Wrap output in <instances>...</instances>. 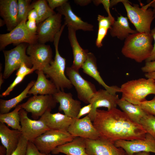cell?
<instances>
[{
  "instance_id": "29",
  "label": "cell",
  "mask_w": 155,
  "mask_h": 155,
  "mask_svg": "<svg viewBox=\"0 0 155 155\" xmlns=\"http://www.w3.org/2000/svg\"><path fill=\"white\" fill-rule=\"evenodd\" d=\"M35 81L32 80L27 85L24 90L16 96L9 100L0 99V114L9 112L10 111L16 107L24 99L28 97L29 91L34 85Z\"/></svg>"
},
{
  "instance_id": "51",
  "label": "cell",
  "mask_w": 155,
  "mask_h": 155,
  "mask_svg": "<svg viewBox=\"0 0 155 155\" xmlns=\"http://www.w3.org/2000/svg\"><path fill=\"white\" fill-rule=\"evenodd\" d=\"M6 150L5 148L2 145L0 146V155H6Z\"/></svg>"
},
{
  "instance_id": "27",
  "label": "cell",
  "mask_w": 155,
  "mask_h": 155,
  "mask_svg": "<svg viewBox=\"0 0 155 155\" xmlns=\"http://www.w3.org/2000/svg\"><path fill=\"white\" fill-rule=\"evenodd\" d=\"M109 31L112 37H117L121 40H125L130 34L138 32L136 30L131 28L128 18L121 15L117 17Z\"/></svg>"
},
{
  "instance_id": "5",
  "label": "cell",
  "mask_w": 155,
  "mask_h": 155,
  "mask_svg": "<svg viewBox=\"0 0 155 155\" xmlns=\"http://www.w3.org/2000/svg\"><path fill=\"white\" fill-rule=\"evenodd\" d=\"M127 12L128 18L134 25L138 32L150 33L151 25L155 18L152 9L148 8V3L140 7L138 5L132 4L129 1L125 0L122 3Z\"/></svg>"
},
{
  "instance_id": "36",
  "label": "cell",
  "mask_w": 155,
  "mask_h": 155,
  "mask_svg": "<svg viewBox=\"0 0 155 155\" xmlns=\"http://www.w3.org/2000/svg\"><path fill=\"white\" fill-rule=\"evenodd\" d=\"M97 20L98 26L105 27L109 29L115 20L113 17H106L100 15H98Z\"/></svg>"
},
{
  "instance_id": "33",
  "label": "cell",
  "mask_w": 155,
  "mask_h": 155,
  "mask_svg": "<svg viewBox=\"0 0 155 155\" xmlns=\"http://www.w3.org/2000/svg\"><path fill=\"white\" fill-rule=\"evenodd\" d=\"M30 0H18V18L19 23L26 18H27L29 11L32 9Z\"/></svg>"
},
{
  "instance_id": "54",
  "label": "cell",
  "mask_w": 155,
  "mask_h": 155,
  "mask_svg": "<svg viewBox=\"0 0 155 155\" xmlns=\"http://www.w3.org/2000/svg\"><path fill=\"white\" fill-rule=\"evenodd\" d=\"M3 73L0 72V88H1V87L2 84L4 82V78H3Z\"/></svg>"
},
{
  "instance_id": "32",
  "label": "cell",
  "mask_w": 155,
  "mask_h": 155,
  "mask_svg": "<svg viewBox=\"0 0 155 155\" xmlns=\"http://www.w3.org/2000/svg\"><path fill=\"white\" fill-rule=\"evenodd\" d=\"M140 124L146 133L155 138V116L148 113L142 119Z\"/></svg>"
},
{
  "instance_id": "25",
  "label": "cell",
  "mask_w": 155,
  "mask_h": 155,
  "mask_svg": "<svg viewBox=\"0 0 155 155\" xmlns=\"http://www.w3.org/2000/svg\"><path fill=\"white\" fill-rule=\"evenodd\" d=\"M38 77L34 85L29 91L28 94L33 95H53L59 90L54 83L47 78L42 70H36Z\"/></svg>"
},
{
  "instance_id": "21",
  "label": "cell",
  "mask_w": 155,
  "mask_h": 155,
  "mask_svg": "<svg viewBox=\"0 0 155 155\" xmlns=\"http://www.w3.org/2000/svg\"><path fill=\"white\" fill-rule=\"evenodd\" d=\"M82 68L84 73L94 78L111 93L116 94L117 93L121 92L120 88L116 86H109L105 83L98 70L96 57L92 53L89 52L88 53L86 59Z\"/></svg>"
},
{
  "instance_id": "37",
  "label": "cell",
  "mask_w": 155,
  "mask_h": 155,
  "mask_svg": "<svg viewBox=\"0 0 155 155\" xmlns=\"http://www.w3.org/2000/svg\"><path fill=\"white\" fill-rule=\"evenodd\" d=\"M108 29L104 26H98L97 37L96 41V46L98 48H100L102 46V41L106 35Z\"/></svg>"
},
{
  "instance_id": "24",
  "label": "cell",
  "mask_w": 155,
  "mask_h": 155,
  "mask_svg": "<svg viewBox=\"0 0 155 155\" xmlns=\"http://www.w3.org/2000/svg\"><path fill=\"white\" fill-rule=\"evenodd\" d=\"M68 38L72 48L73 57L71 67L79 71L86 59L88 51L83 49L80 46L76 38V31L69 27H68Z\"/></svg>"
},
{
  "instance_id": "4",
  "label": "cell",
  "mask_w": 155,
  "mask_h": 155,
  "mask_svg": "<svg viewBox=\"0 0 155 155\" xmlns=\"http://www.w3.org/2000/svg\"><path fill=\"white\" fill-rule=\"evenodd\" d=\"M120 88L121 98L131 103L140 105L150 94L155 95V80L152 78L132 80L122 84Z\"/></svg>"
},
{
  "instance_id": "43",
  "label": "cell",
  "mask_w": 155,
  "mask_h": 155,
  "mask_svg": "<svg viewBox=\"0 0 155 155\" xmlns=\"http://www.w3.org/2000/svg\"><path fill=\"white\" fill-rule=\"evenodd\" d=\"M50 7L53 10L58 8L68 2L67 0H46Z\"/></svg>"
},
{
  "instance_id": "35",
  "label": "cell",
  "mask_w": 155,
  "mask_h": 155,
  "mask_svg": "<svg viewBox=\"0 0 155 155\" xmlns=\"http://www.w3.org/2000/svg\"><path fill=\"white\" fill-rule=\"evenodd\" d=\"M140 106L147 113L155 116V96L150 100L142 102Z\"/></svg>"
},
{
  "instance_id": "11",
  "label": "cell",
  "mask_w": 155,
  "mask_h": 155,
  "mask_svg": "<svg viewBox=\"0 0 155 155\" xmlns=\"http://www.w3.org/2000/svg\"><path fill=\"white\" fill-rule=\"evenodd\" d=\"M26 52L34 71L42 70L53 60L52 49L49 45L38 42L28 44Z\"/></svg>"
},
{
  "instance_id": "22",
  "label": "cell",
  "mask_w": 155,
  "mask_h": 155,
  "mask_svg": "<svg viewBox=\"0 0 155 155\" xmlns=\"http://www.w3.org/2000/svg\"><path fill=\"white\" fill-rule=\"evenodd\" d=\"M39 119L42 121L50 129L67 131L75 119L65 114L59 113H52L51 111H47Z\"/></svg>"
},
{
  "instance_id": "53",
  "label": "cell",
  "mask_w": 155,
  "mask_h": 155,
  "mask_svg": "<svg viewBox=\"0 0 155 155\" xmlns=\"http://www.w3.org/2000/svg\"><path fill=\"white\" fill-rule=\"evenodd\" d=\"M134 155H150V152H141L135 153Z\"/></svg>"
},
{
  "instance_id": "12",
  "label": "cell",
  "mask_w": 155,
  "mask_h": 155,
  "mask_svg": "<svg viewBox=\"0 0 155 155\" xmlns=\"http://www.w3.org/2000/svg\"><path fill=\"white\" fill-rule=\"evenodd\" d=\"M28 112L21 108L19 112L22 135L28 142H33L37 137L50 129L42 120L29 118Z\"/></svg>"
},
{
  "instance_id": "41",
  "label": "cell",
  "mask_w": 155,
  "mask_h": 155,
  "mask_svg": "<svg viewBox=\"0 0 155 155\" xmlns=\"http://www.w3.org/2000/svg\"><path fill=\"white\" fill-rule=\"evenodd\" d=\"M94 4L96 6H98L100 4L103 5L104 8L108 14V16L112 17L110 9V0H95L92 1Z\"/></svg>"
},
{
  "instance_id": "47",
  "label": "cell",
  "mask_w": 155,
  "mask_h": 155,
  "mask_svg": "<svg viewBox=\"0 0 155 155\" xmlns=\"http://www.w3.org/2000/svg\"><path fill=\"white\" fill-rule=\"evenodd\" d=\"M38 16L36 11L34 9H31L28 12V15L27 19L28 20L37 21Z\"/></svg>"
},
{
  "instance_id": "28",
  "label": "cell",
  "mask_w": 155,
  "mask_h": 155,
  "mask_svg": "<svg viewBox=\"0 0 155 155\" xmlns=\"http://www.w3.org/2000/svg\"><path fill=\"white\" fill-rule=\"evenodd\" d=\"M117 105L131 120L139 124L142 119L148 113L140 105L133 104L121 98L118 100Z\"/></svg>"
},
{
  "instance_id": "18",
  "label": "cell",
  "mask_w": 155,
  "mask_h": 155,
  "mask_svg": "<svg viewBox=\"0 0 155 155\" xmlns=\"http://www.w3.org/2000/svg\"><path fill=\"white\" fill-rule=\"evenodd\" d=\"M53 96L56 102L59 103V111H63L65 114L72 118H76L81 108V103L74 99L71 93L59 90Z\"/></svg>"
},
{
  "instance_id": "2",
  "label": "cell",
  "mask_w": 155,
  "mask_h": 155,
  "mask_svg": "<svg viewBox=\"0 0 155 155\" xmlns=\"http://www.w3.org/2000/svg\"><path fill=\"white\" fill-rule=\"evenodd\" d=\"M153 39L150 33L138 32L130 34L125 40L121 53L126 57L142 63L150 55L153 47Z\"/></svg>"
},
{
  "instance_id": "17",
  "label": "cell",
  "mask_w": 155,
  "mask_h": 155,
  "mask_svg": "<svg viewBox=\"0 0 155 155\" xmlns=\"http://www.w3.org/2000/svg\"><path fill=\"white\" fill-rule=\"evenodd\" d=\"M119 99L118 95L112 94L105 89L97 91L91 100L92 109L88 115L91 121H93L98 108L104 107L107 108L108 111L117 108Z\"/></svg>"
},
{
  "instance_id": "26",
  "label": "cell",
  "mask_w": 155,
  "mask_h": 155,
  "mask_svg": "<svg viewBox=\"0 0 155 155\" xmlns=\"http://www.w3.org/2000/svg\"><path fill=\"white\" fill-rule=\"evenodd\" d=\"M85 139L80 137H74L72 141L59 146L51 153L57 154L62 153L67 155H88L86 152Z\"/></svg>"
},
{
  "instance_id": "50",
  "label": "cell",
  "mask_w": 155,
  "mask_h": 155,
  "mask_svg": "<svg viewBox=\"0 0 155 155\" xmlns=\"http://www.w3.org/2000/svg\"><path fill=\"white\" fill-rule=\"evenodd\" d=\"M145 76L147 78H152L155 80V72L146 73Z\"/></svg>"
},
{
  "instance_id": "42",
  "label": "cell",
  "mask_w": 155,
  "mask_h": 155,
  "mask_svg": "<svg viewBox=\"0 0 155 155\" xmlns=\"http://www.w3.org/2000/svg\"><path fill=\"white\" fill-rule=\"evenodd\" d=\"M141 69L145 73L155 72V60L146 62L145 65Z\"/></svg>"
},
{
  "instance_id": "30",
  "label": "cell",
  "mask_w": 155,
  "mask_h": 155,
  "mask_svg": "<svg viewBox=\"0 0 155 155\" xmlns=\"http://www.w3.org/2000/svg\"><path fill=\"white\" fill-rule=\"evenodd\" d=\"M21 108L19 104L11 112L0 114V122L6 124L8 126L11 127L13 129L21 131L19 112Z\"/></svg>"
},
{
  "instance_id": "14",
  "label": "cell",
  "mask_w": 155,
  "mask_h": 155,
  "mask_svg": "<svg viewBox=\"0 0 155 155\" xmlns=\"http://www.w3.org/2000/svg\"><path fill=\"white\" fill-rule=\"evenodd\" d=\"M115 144L117 147L123 149L127 155H134L141 152L155 153V138L148 133L144 139L119 140L116 141Z\"/></svg>"
},
{
  "instance_id": "9",
  "label": "cell",
  "mask_w": 155,
  "mask_h": 155,
  "mask_svg": "<svg viewBox=\"0 0 155 155\" xmlns=\"http://www.w3.org/2000/svg\"><path fill=\"white\" fill-rule=\"evenodd\" d=\"M57 103L53 95H34L26 102L19 105L22 108L31 114L33 119L37 120L46 111H51Z\"/></svg>"
},
{
  "instance_id": "19",
  "label": "cell",
  "mask_w": 155,
  "mask_h": 155,
  "mask_svg": "<svg viewBox=\"0 0 155 155\" xmlns=\"http://www.w3.org/2000/svg\"><path fill=\"white\" fill-rule=\"evenodd\" d=\"M57 10L58 13L65 16L64 24L68 27H71L76 31L82 30L85 31H92L94 30V26L92 25L83 21L74 13L69 2H68L57 8Z\"/></svg>"
},
{
  "instance_id": "3",
  "label": "cell",
  "mask_w": 155,
  "mask_h": 155,
  "mask_svg": "<svg viewBox=\"0 0 155 155\" xmlns=\"http://www.w3.org/2000/svg\"><path fill=\"white\" fill-rule=\"evenodd\" d=\"M64 28L63 26L61 27L53 40L55 50L54 60L42 70L44 74L46 75V77L50 78L57 89L63 91L65 88L70 89L73 87L70 81L65 74L66 59L60 55L58 50L59 41Z\"/></svg>"
},
{
  "instance_id": "13",
  "label": "cell",
  "mask_w": 155,
  "mask_h": 155,
  "mask_svg": "<svg viewBox=\"0 0 155 155\" xmlns=\"http://www.w3.org/2000/svg\"><path fill=\"white\" fill-rule=\"evenodd\" d=\"M62 15L58 13L51 16L37 25L38 42L45 44L53 41L61 28Z\"/></svg>"
},
{
  "instance_id": "39",
  "label": "cell",
  "mask_w": 155,
  "mask_h": 155,
  "mask_svg": "<svg viewBox=\"0 0 155 155\" xmlns=\"http://www.w3.org/2000/svg\"><path fill=\"white\" fill-rule=\"evenodd\" d=\"M26 155H51V154H46L41 152L32 142H28Z\"/></svg>"
},
{
  "instance_id": "34",
  "label": "cell",
  "mask_w": 155,
  "mask_h": 155,
  "mask_svg": "<svg viewBox=\"0 0 155 155\" xmlns=\"http://www.w3.org/2000/svg\"><path fill=\"white\" fill-rule=\"evenodd\" d=\"M28 142L22 135L17 147L11 155H26Z\"/></svg>"
},
{
  "instance_id": "44",
  "label": "cell",
  "mask_w": 155,
  "mask_h": 155,
  "mask_svg": "<svg viewBox=\"0 0 155 155\" xmlns=\"http://www.w3.org/2000/svg\"><path fill=\"white\" fill-rule=\"evenodd\" d=\"M91 109L92 105L90 103L81 108L76 118L79 119L85 115L89 114L91 111Z\"/></svg>"
},
{
  "instance_id": "15",
  "label": "cell",
  "mask_w": 155,
  "mask_h": 155,
  "mask_svg": "<svg viewBox=\"0 0 155 155\" xmlns=\"http://www.w3.org/2000/svg\"><path fill=\"white\" fill-rule=\"evenodd\" d=\"M85 140L86 152L88 155H127L122 148L100 137L95 140Z\"/></svg>"
},
{
  "instance_id": "45",
  "label": "cell",
  "mask_w": 155,
  "mask_h": 155,
  "mask_svg": "<svg viewBox=\"0 0 155 155\" xmlns=\"http://www.w3.org/2000/svg\"><path fill=\"white\" fill-rule=\"evenodd\" d=\"M27 29L31 32L36 34L37 30V25L36 21L28 20L26 22Z\"/></svg>"
},
{
  "instance_id": "20",
  "label": "cell",
  "mask_w": 155,
  "mask_h": 155,
  "mask_svg": "<svg viewBox=\"0 0 155 155\" xmlns=\"http://www.w3.org/2000/svg\"><path fill=\"white\" fill-rule=\"evenodd\" d=\"M0 16L4 21L9 32L20 23L18 18V2L17 0H0Z\"/></svg>"
},
{
  "instance_id": "38",
  "label": "cell",
  "mask_w": 155,
  "mask_h": 155,
  "mask_svg": "<svg viewBox=\"0 0 155 155\" xmlns=\"http://www.w3.org/2000/svg\"><path fill=\"white\" fill-rule=\"evenodd\" d=\"M25 77L19 75L16 76V77L13 82L8 87L7 89L1 95V96H6L9 95L10 92L13 90L14 87L20 83L24 79Z\"/></svg>"
},
{
  "instance_id": "31",
  "label": "cell",
  "mask_w": 155,
  "mask_h": 155,
  "mask_svg": "<svg viewBox=\"0 0 155 155\" xmlns=\"http://www.w3.org/2000/svg\"><path fill=\"white\" fill-rule=\"evenodd\" d=\"M47 1L45 0H39L31 4L32 8L36 11L38 19L37 25L56 13L49 7Z\"/></svg>"
},
{
  "instance_id": "1",
  "label": "cell",
  "mask_w": 155,
  "mask_h": 155,
  "mask_svg": "<svg viewBox=\"0 0 155 155\" xmlns=\"http://www.w3.org/2000/svg\"><path fill=\"white\" fill-rule=\"evenodd\" d=\"M93 124L100 137L115 144L121 140L145 139L146 132L117 108L110 111L97 109Z\"/></svg>"
},
{
  "instance_id": "7",
  "label": "cell",
  "mask_w": 155,
  "mask_h": 155,
  "mask_svg": "<svg viewBox=\"0 0 155 155\" xmlns=\"http://www.w3.org/2000/svg\"><path fill=\"white\" fill-rule=\"evenodd\" d=\"M28 46L26 43H21L10 50L3 51L5 59V68L3 73L4 79L9 78L23 63L28 67H32L30 57L26 55Z\"/></svg>"
},
{
  "instance_id": "16",
  "label": "cell",
  "mask_w": 155,
  "mask_h": 155,
  "mask_svg": "<svg viewBox=\"0 0 155 155\" xmlns=\"http://www.w3.org/2000/svg\"><path fill=\"white\" fill-rule=\"evenodd\" d=\"M92 122L88 115L82 118H75L67 131L74 137L97 140L100 138L99 135Z\"/></svg>"
},
{
  "instance_id": "23",
  "label": "cell",
  "mask_w": 155,
  "mask_h": 155,
  "mask_svg": "<svg viewBox=\"0 0 155 155\" xmlns=\"http://www.w3.org/2000/svg\"><path fill=\"white\" fill-rule=\"evenodd\" d=\"M22 135L20 131L11 129L5 123L0 122V139L6 149V155H11L16 149Z\"/></svg>"
},
{
  "instance_id": "8",
  "label": "cell",
  "mask_w": 155,
  "mask_h": 155,
  "mask_svg": "<svg viewBox=\"0 0 155 155\" xmlns=\"http://www.w3.org/2000/svg\"><path fill=\"white\" fill-rule=\"evenodd\" d=\"M27 18L20 22L14 29L9 32L0 34V50L11 44H17L28 43V44L38 42L36 34L30 32L27 28L26 22Z\"/></svg>"
},
{
  "instance_id": "40",
  "label": "cell",
  "mask_w": 155,
  "mask_h": 155,
  "mask_svg": "<svg viewBox=\"0 0 155 155\" xmlns=\"http://www.w3.org/2000/svg\"><path fill=\"white\" fill-rule=\"evenodd\" d=\"M34 70L32 68L28 67L24 63H22L19 68L17 70L16 75L25 77L26 75L31 73Z\"/></svg>"
},
{
  "instance_id": "6",
  "label": "cell",
  "mask_w": 155,
  "mask_h": 155,
  "mask_svg": "<svg viewBox=\"0 0 155 155\" xmlns=\"http://www.w3.org/2000/svg\"><path fill=\"white\" fill-rule=\"evenodd\" d=\"M74 138L67 131L50 129L32 142L40 152L48 154L57 147L71 141Z\"/></svg>"
},
{
  "instance_id": "48",
  "label": "cell",
  "mask_w": 155,
  "mask_h": 155,
  "mask_svg": "<svg viewBox=\"0 0 155 155\" xmlns=\"http://www.w3.org/2000/svg\"><path fill=\"white\" fill-rule=\"evenodd\" d=\"M92 0H74V2L76 4L81 6H85L90 3Z\"/></svg>"
},
{
  "instance_id": "46",
  "label": "cell",
  "mask_w": 155,
  "mask_h": 155,
  "mask_svg": "<svg viewBox=\"0 0 155 155\" xmlns=\"http://www.w3.org/2000/svg\"><path fill=\"white\" fill-rule=\"evenodd\" d=\"M150 34L154 40V43L150 55V57L145 61L146 62L150 61L155 60V27L151 30Z\"/></svg>"
},
{
  "instance_id": "55",
  "label": "cell",
  "mask_w": 155,
  "mask_h": 155,
  "mask_svg": "<svg viewBox=\"0 0 155 155\" xmlns=\"http://www.w3.org/2000/svg\"><path fill=\"white\" fill-rule=\"evenodd\" d=\"M5 24L4 21L3 19H0V27H2Z\"/></svg>"
},
{
  "instance_id": "49",
  "label": "cell",
  "mask_w": 155,
  "mask_h": 155,
  "mask_svg": "<svg viewBox=\"0 0 155 155\" xmlns=\"http://www.w3.org/2000/svg\"><path fill=\"white\" fill-rule=\"evenodd\" d=\"M125 0H112L110 1V8L116 5L119 2L123 3Z\"/></svg>"
},
{
  "instance_id": "10",
  "label": "cell",
  "mask_w": 155,
  "mask_h": 155,
  "mask_svg": "<svg viewBox=\"0 0 155 155\" xmlns=\"http://www.w3.org/2000/svg\"><path fill=\"white\" fill-rule=\"evenodd\" d=\"M66 72L68 79L76 91L78 99L86 104H90L97 91L95 86L85 80L77 71L71 67H67Z\"/></svg>"
},
{
  "instance_id": "52",
  "label": "cell",
  "mask_w": 155,
  "mask_h": 155,
  "mask_svg": "<svg viewBox=\"0 0 155 155\" xmlns=\"http://www.w3.org/2000/svg\"><path fill=\"white\" fill-rule=\"evenodd\" d=\"M148 3L150 4V6L152 7L153 8L152 11L155 17V0L150 1Z\"/></svg>"
}]
</instances>
